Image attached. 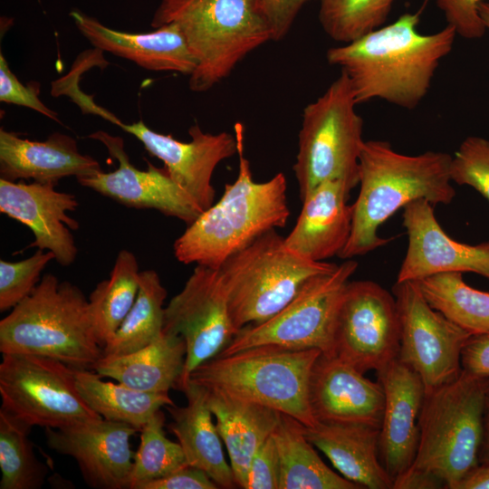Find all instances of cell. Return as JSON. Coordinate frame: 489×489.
Instances as JSON below:
<instances>
[{"instance_id":"37","label":"cell","mask_w":489,"mask_h":489,"mask_svg":"<svg viewBox=\"0 0 489 489\" xmlns=\"http://www.w3.org/2000/svg\"><path fill=\"white\" fill-rule=\"evenodd\" d=\"M55 260L51 251L39 249L18 262L0 261V312L13 309L26 298L40 282L49 262Z\"/></svg>"},{"instance_id":"31","label":"cell","mask_w":489,"mask_h":489,"mask_svg":"<svg viewBox=\"0 0 489 489\" xmlns=\"http://www.w3.org/2000/svg\"><path fill=\"white\" fill-rule=\"evenodd\" d=\"M139 264L133 253L120 250L108 279L89 296L90 312L97 340L103 348L132 308L139 289Z\"/></svg>"},{"instance_id":"42","label":"cell","mask_w":489,"mask_h":489,"mask_svg":"<svg viewBox=\"0 0 489 489\" xmlns=\"http://www.w3.org/2000/svg\"><path fill=\"white\" fill-rule=\"evenodd\" d=\"M218 485L203 470L187 465L166 476L152 480L141 489H216Z\"/></svg>"},{"instance_id":"23","label":"cell","mask_w":489,"mask_h":489,"mask_svg":"<svg viewBox=\"0 0 489 489\" xmlns=\"http://www.w3.org/2000/svg\"><path fill=\"white\" fill-rule=\"evenodd\" d=\"M101 170L100 163L82 154L77 141L69 135L54 132L45 140L36 141L0 129L1 178L56 185L65 177L77 178Z\"/></svg>"},{"instance_id":"27","label":"cell","mask_w":489,"mask_h":489,"mask_svg":"<svg viewBox=\"0 0 489 489\" xmlns=\"http://www.w3.org/2000/svg\"><path fill=\"white\" fill-rule=\"evenodd\" d=\"M180 391L187 397V406L166 408L173 418L168 427L177 438L188 465L206 472L219 488H235L237 485L234 474L212 420L207 389L187 381Z\"/></svg>"},{"instance_id":"2","label":"cell","mask_w":489,"mask_h":489,"mask_svg":"<svg viewBox=\"0 0 489 489\" xmlns=\"http://www.w3.org/2000/svg\"><path fill=\"white\" fill-rule=\"evenodd\" d=\"M452 156L442 151L407 155L385 140H365L360 157V191L352 204L350 238L339 254L352 259L387 244L379 226L408 204L425 199L448 205L455 197L450 177Z\"/></svg>"},{"instance_id":"40","label":"cell","mask_w":489,"mask_h":489,"mask_svg":"<svg viewBox=\"0 0 489 489\" xmlns=\"http://www.w3.org/2000/svg\"><path fill=\"white\" fill-rule=\"evenodd\" d=\"M443 12L447 24L457 35L468 40L481 38L486 28L479 15L478 5L484 0H434Z\"/></svg>"},{"instance_id":"13","label":"cell","mask_w":489,"mask_h":489,"mask_svg":"<svg viewBox=\"0 0 489 489\" xmlns=\"http://www.w3.org/2000/svg\"><path fill=\"white\" fill-rule=\"evenodd\" d=\"M393 294L400 323L398 359L419 375L427 392L455 379L471 334L433 309L417 282H396Z\"/></svg>"},{"instance_id":"10","label":"cell","mask_w":489,"mask_h":489,"mask_svg":"<svg viewBox=\"0 0 489 489\" xmlns=\"http://www.w3.org/2000/svg\"><path fill=\"white\" fill-rule=\"evenodd\" d=\"M357 268L355 260L346 259L333 271L311 278L276 314L261 323L240 329L219 355L260 345L318 349L322 353L332 354L338 311L344 290Z\"/></svg>"},{"instance_id":"43","label":"cell","mask_w":489,"mask_h":489,"mask_svg":"<svg viewBox=\"0 0 489 489\" xmlns=\"http://www.w3.org/2000/svg\"><path fill=\"white\" fill-rule=\"evenodd\" d=\"M312 0H263L272 29V41L282 40L290 31L302 8Z\"/></svg>"},{"instance_id":"41","label":"cell","mask_w":489,"mask_h":489,"mask_svg":"<svg viewBox=\"0 0 489 489\" xmlns=\"http://www.w3.org/2000/svg\"><path fill=\"white\" fill-rule=\"evenodd\" d=\"M280 460L273 434L254 455L245 489H279Z\"/></svg>"},{"instance_id":"33","label":"cell","mask_w":489,"mask_h":489,"mask_svg":"<svg viewBox=\"0 0 489 489\" xmlns=\"http://www.w3.org/2000/svg\"><path fill=\"white\" fill-rule=\"evenodd\" d=\"M167 290L154 270L140 272L139 289L129 312L102 348V356H120L139 350L163 331Z\"/></svg>"},{"instance_id":"3","label":"cell","mask_w":489,"mask_h":489,"mask_svg":"<svg viewBox=\"0 0 489 489\" xmlns=\"http://www.w3.org/2000/svg\"><path fill=\"white\" fill-rule=\"evenodd\" d=\"M238 175L221 198L203 211L174 243V254L185 264L214 269L265 233L285 226L290 216L287 181L279 172L255 182L244 156V126L235 123Z\"/></svg>"},{"instance_id":"9","label":"cell","mask_w":489,"mask_h":489,"mask_svg":"<svg viewBox=\"0 0 489 489\" xmlns=\"http://www.w3.org/2000/svg\"><path fill=\"white\" fill-rule=\"evenodd\" d=\"M345 72L303 110L293 172L301 200L328 180H341L351 191L359 185L364 145L363 120Z\"/></svg>"},{"instance_id":"12","label":"cell","mask_w":489,"mask_h":489,"mask_svg":"<svg viewBox=\"0 0 489 489\" xmlns=\"http://www.w3.org/2000/svg\"><path fill=\"white\" fill-rule=\"evenodd\" d=\"M399 347L394 294L373 281H350L337 314L332 355L365 374L397 360Z\"/></svg>"},{"instance_id":"35","label":"cell","mask_w":489,"mask_h":489,"mask_svg":"<svg viewBox=\"0 0 489 489\" xmlns=\"http://www.w3.org/2000/svg\"><path fill=\"white\" fill-rule=\"evenodd\" d=\"M164 424L165 415L159 409L141 427L140 443L133 457L129 489H141L146 483L188 465L180 444L167 437Z\"/></svg>"},{"instance_id":"7","label":"cell","mask_w":489,"mask_h":489,"mask_svg":"<svg viewBox=\"0 0 489 489\" xmlns=\"http://www.w3.org/2000/svg\"><path fill=\"white\" fill-rule=\"evenodd\" d=\"M488 388L489 378L462 369L453 381L426 393L418 448L409 471L431 475L444 488L456 489L479 464Z\"/></svg>"},{"instance_id":"14","label":"cell","mask_w":489,"mask_h":489,"mask_svg":"<svg viewBox=\"0 0 489 489\" xmlns=\"http://www.w3.org/2000/svg\"><path fill=\"white\" fill-rule=\"evenodd\" d=\"M163 331L181 336L186 344L180 390L192 371L219 355L238 332L219 269L194 268L183 289L164 309Z\"/></svg>"},{"instance_id":"39","label":"cell","mask_w":489,"mask_h":489,"mask_svg":"<svg viewBox=\"0 0 489 489\" xmlns=\"http://www.w3.org/2000/svg\"><path fill=\"white\" fill-rule=\"evenodd\" d=\"M40 85L30 82L24 85L10 70L5 56L0 54V101L27 107L58 121L57 113L49 109L39 98Z\"/></svg>"},{"instance_id":"19","label":"cell","mask_w":489,"mask_h":489,"mask_svg":"<svg viewBox=\"0 0 489 489\" xmlns=\"http://www.w3.org/2000/svg\"><path fill=\"white\" fill-rule=\"evenodd\" d=\"M54 186L0 178V212L29 227L34 241L28 247L51 251L58 264L69 266L78 254L72 231L79 229V222L67 212L75 211L79 203L73 194Z\"/></svg>"},{"instance_id":"15","label":"cell","mask_w":489,"mask_h":489,"mask_svg":"<svg viewBox=\"0 0 489 489\" xmlns=\"http://www.w3.org/2000/svg\"><path fill=\"white\" fill-rule=\"evenodd\" d=\"M92 114L116 124L135 136L152 156L164 163L170 177L205 211L215 200L216 190L211 183L217 165L237 154L235 135L222 131L216 134L205 132L197 125H192L188 133L190 140L183 142L171 134L156 132L139 120L125 124L109 110L97 104Z\"/></svg>"},{"instance_id":"25","label":"cell","mask_w":489,"mask_h":489,"mask_svg":"<svg viewBox=\"0 0 489 489\" xmlns=\"http://www.w3.org/2000/svg\"><path fill=\"white\" fill-rule=\"evenodd\" d=\"M302 430L347 480L360 488L393 489L394 482L380 460L379 428L318 422L302 425Z\"/></svg>"},{"instance_id":"36","label":"cell","mask_w":489,"mask_h":489,"mask_svg":"<svg viewBox=\"0 0 489 489\" xmlns=\"http://www.w3.org/2000/svg\"><path fill=\"white\" fill-rule=\"evenodd\" d=\"M325 34L340 43H350L386 22L394 0H317Z\"/></svg>"},{"instance_id":"47","label":"cell","mask_w":489,"mask_h":489,"mask_svg":"<svg viewBox=\"0 0 489 489\" xmlns=\"http://www.w3.org/2000/svg\"><path fill=\"white\" fill-rule=\"evenodd\" d=\"M478 13L486 31H489V1H483L479 4Z\"/></svg>"},{"instance_id":"34","label":"cell","mask_w":489,"mask_h":489,"mask_svg":"<svg viewBox=\"0 0 489 489\" xmlns=\"http://www.w3.org/2000/svg\"><path fill=\"white\" fill-rule=\"evenodd\" d=\"M32 427L0 408V489H39L48 467L34 454Z\"/></svg>"},{"instance_id":"22","label":"cell","mask_w":489,"mask_h":489,"mask_svg":"<svg viewBox=\"0 0 489 489\" xmlns=\"http://www.w3.org/2000/svg\"><path fill=\"white\" fill-rule=\"evenodd\" d=\"M70 14L81 34L100 51L128 59L149 71L189 76L197 67L185 37L175 24H163L148 33H126L109 28L79 11Z\"/></svg>"},{"instance_id":"16","label":"cell","mask_w":489,"mask_h":489,"mask_svg":"<svg viewBox=\"0 0 489 489\" xmlns=\"http://www.w3.org/2000/svg\"><path fill=\"white\" fill-rule=\"evenodd\" d=\"M88 137L101 142L110 157L118 160L119 167L111 172L101 170L77 177L82 187L128 207L155 209L187 225L194 222L204 211L173 180L165 168H157L149 161L145 170L134 167L124 149V142L120 137L102 130L91 133Z\"/></svg>"},{"instance_id":"5","label":"cell","mask_w":489,"mask_h":489,"mask_svg":"<svg viewBox=\"0 0 489 489\" xmlns=\"http://www.w3.org/2000/svg\"><path fill=\"white\" fill-rule=\"evenodd\" d=\"M0 351L44 356L92 370L102 356L89 301L75 284L44 274L0 321Z\"/></svg>"},{"instance_id":"38","label":"cell","mask_w":489,"mask_h":489,"mask_svg":"<svg viewBox=\"0 0 489 489\" xmlns=\"http://www.w3.org/2000/svg\"><path fill=\"white\" fill-rule=\"evenodd\" d=\"M450 177L453 183L473 187L489 203V139L465 138L452 156Z\"/></svg>"},{"instance_id":"46","label":"cell","mask_w":489,"mask_h":489,"mask_svg":"<svg viewBox=\"0 0 489 489\" xmlns=\"http://www.w3.org/2000/svg\"><path fill=\"white\" fill-rule=\"evenodd\" d=\"M489 461V388L484 412L483 437L479 452V463Z\"/></svg>"},{"instance_id":"18","label":"cell","mask_w":489,"mask_h":489,"mask_svg":"<svg viewBox=\"0 0 489 489\" xmlns=\"http://www.w3.org/2000/svg\"><path fill=\"white\" fill-rule=\"evenodd\" d=\"M408 245L397 282H418L447 273H475L489 280V242L467 244L452 239L439 225L433 205L415 200L403 207Z\"/></svg>"},{"instance_id":"1","label":"cell","mask_w":489,"mask_h":489,"mask_svg":"<svg viewBox=\"0 0 489 489\" xmlns=\"http://www.w3.org/2000/svg\"><path fill=\"white\" fill-rule=\"evenodd\" d=\"M419 20V13H407L390 24L327 51L328 62L348 76L357 104L382 100L413 110L424 100L457 34L449 24L423 34L417 31Z\"/></svg>"},{"instance_id":"24","label":"cell","mask_w":489,"mask_h":489,"mask_svg":"<svg viewBox=\"0 0 489 489\" xmlns=\"http://www.w3.org/2000/svg\"><path fill=\"white\" fill-rule=\"evenodd\" d=\"M350 193L341 180H328L314 188L302 200L296 224L284 237L288 247L316 262L339 256L351 232Z\"/></svg>"},{"instance_id":"30","label":"cell","mask_w":489,"mask_h":489,"mask_svg":"<svg viewBox=\"0 0 489 489\" xmlns=\"http://www.w3.org/2000/svg\"><path fill=\"white\" fill-rule=\"evenodd\" d=\"M75 382L78 392L95 413L139 431L162 407L175 405L168 392H144L107 382L91 369H76Z\"/></svg>"},{"instance_id":"20","label":"cell","mask_w":489,"mask_h":489,"mask_svg":"<svg viewBox=\"0 0 489 489\" xmlns=\"http://www.w3.org/2000/svg\"><path fill=\"white\" fill-rule=\"evenodd\" d=\"M308 397L317 422L380 429L385 403L381 384L335 355L321 352L315 360Z\"/></svg>"},{"instance_id":"45","label":"cell","mask_w":489,"mask_h":489,"mask_svg":"<svg viewBox=\"0 0 489 489\" xmlns=\"http://www.w3.org/2000/svg\"><path fill=\"white\" fill-rule=\"evenodd\" d=\"M456 489H489V461L479 463Z\"/></svg>"},{"instance_id":"4","label":"cell","mask_w":489,"mask_h":489,"mask_svg":"<svg viewBox=\"0 0 489 489\" xmlns=\"http://www.w3.org/2000/svg\"><path fill=\"white\" fill-rule=\"evenodd\" d=\"M171 23L197 62L188 82L197 92L211 89L248 53L273 40L263 0H161L151 25Z\"/></svg>"},{"instance_id":"26","label":"cell","mask_w":489,"mask_h":489,"mask_svg":"<svg viewBox=\"0 0 489 489\" xmlns=\"http://www.w3.org/2000/svg\"><path fill=\"white\" fill-rule=\"evenodd\" d=\"M207 391L208 405L227 449L235 484L245 489L251 461L259 447L273 433L281 413L222 391Z\"/></svg>"},{"instance_id":"11","label":"cell","mask_w":489,"mask_h":489,"mask_svg":"<svg viewBox=\"0 0 489 489\" xmlns=\"http://www.w3.org/2000/svg\"><path fill=\"white\" fill-rule=\"evenodd\" d=\"M75 371L44 356L3 354L1 408L32 427L60 428L101 418L78 392Z\"/></svg>"},{"instance_id":"8","label":"cell","mask_w":489,"mask_h":489,"mask_svg":"<svg viewBox=\"0 0 489 489\" xmlns=\"http://www.w3.org/2000/svg\"><path fill=\"white\" fill-rule=\"evenodd\" d=\"M338 264L310 260L292 250L275 229L233 254L219 268L229 312L239 331L280 312L311 278Z\"/></svg>"},{"instance_id":"28","label":"cell","mask_w":489,"mask_h":489,"mask_svg":"<svg viewBox=\"0 0 489 489\" xmlns=\"http://www.w3.org/2000/svg\"><path fill=\"white\" fill-rule=\"evenodd\" d=\"M186 344L181 336L162 331L149 345L120 356H101L92 370L144 392L177 388L183 375Z\"/></svg>"},{"instance_id":"32","label":"cell","mask_w":489,"mask_h":489,"mask_svg":"<svg viewBox=\"0 0 489 489\" xmlns=\"http://www.w3.org/2000/svg\"><path fill=\"white\" fill-rule=\"evenodd\" d=\"M462 273H441L417 283L429 305L453 323L471 335L489 332V292L466 284Z\"/></svg>"},{"instance_id":"29","label":"cell","mask_w":489,"mask_h":489,"mask_svg":"<svg viewBox=\"0 0 489 489\" xmlns=\"http://www.w3.org/2000/svg\"><path fill=\"white\" fill-rule=\"evenodd\" d=\"M273 436L280 460L279 489H360L323 463L298 420L281 413Z\"/></svg>"},{"instance_id":"6","label":"cell","mask_w":489,"mask_h":489,"mask_svg":"<svg viewBox=\"0 0 489 489\" xmlns=\"http://www.w3.org/2000/svg\"><path fill=\"white\" fill-rule=\"evenodd\" d=\"M321 353L318 349L254 346L205 361L187 381L269 407L313 427L318 422L309 404V380Z\"/></svg>"},{"instance_id":"21","label":"cell","mask_w":489,"mask_h":489,"mask_svg":"<svg viewBox=\"0 0 489 489\" xmlns=\"http://www.w3.org/2000/svg\"><path fill=\"white\" fill-rule=\"evenodd\" d=\"M377 373L385 395L379 455L394 482L415 460L419 417L427 391L419 375L398 359Z\"/></svg>"},{"instance_id":"17","label":"cell","mask_w":489,"mask_h":489,"mask_svg":"<svg viewBox=\"0 0 489 489\" xmlns=\"http://www.w3.org/2000/svg\"><path fill=\"white\" fill-rule=\"evenodd\" d=\"M139 431L103 417L44 428L49 448L72 457L86 484L95 489H129L135 453L130 438Z\"/></svg>"},{"instance_id":"44","label":"cell","mask_w":489,"mask_h":489,"mask_svg":"<svg viewBox=\"0 0 489 489\" xmlns=\"http://www.w3.org/2000/svg\"><path fill=\"white\" fill-rule=\"evenodd\" d=\"M461 366L468 374L489 378V332L470 336L462 350Z\"/></svg>"}]
</instances>
